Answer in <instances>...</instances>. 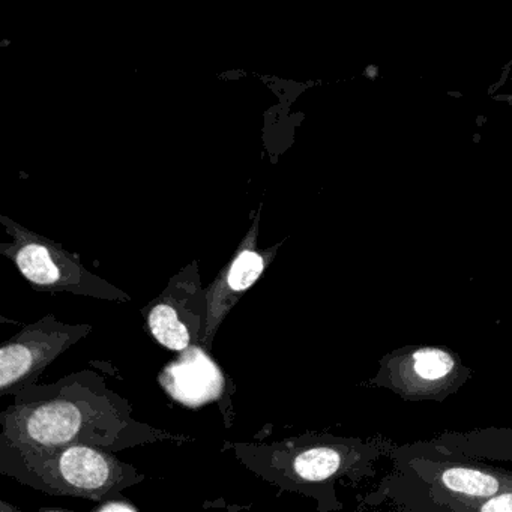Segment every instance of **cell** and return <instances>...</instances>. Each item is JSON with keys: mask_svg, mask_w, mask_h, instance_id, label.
Segmentation results:
<instances>
[{"mask_svg": "<svg viewBox=\"0 0 512 512\" xmlns=\"http://www.w3.org/2000/svg\"><path fill=\"white\" fill-rule=\"evenodd\" d=\"M142 313L152 337L166 349L187 352L191 347H200L208 316V298L197 262L173 275L166 289Z\"/></svg>", "mask_w": 512, "mask_h": 512, "instance_id": "8992f818", "label": "cell"}, {"mask_svg": "<svg viewBox=\"0 0 512 512\" xmlns=\"http://www.w3.org/2000/svg\"><path fill=\"white\" fill-rule=\"evenodd\" d=\"M463 368L455 353L427 346L395 353L389 358L385 373L388 386L407 400H440L464 382Z\"/></svg>", "mask_w": 512, "mask_h": 512, "instance_id": "9c48e42d", "label": "cell"}, {"mask_svg": "<svg viewBox=\"0 0 512 512\" xmlns=\"http://www.w3.org/2000/svg\"><path fill=\"white\" fill-rule=\"evenodd\" d=\"M430 445L445 454L470 460L512 461V428H481L466 433H443Z\"/></svg>", "mask_w": 512, "mask_h": 512, "instance_id": "30bf717a", "label": "cell"}, {"mask_svg": "<svg viewBox=\"0 0 512 512\" xmlns=\"http://www.w3.org/2000/svg\"><path fill=\"white\" fill-rule=\"evenodd\" d=\"M236 457L266 481L286 490L311 494L335 479L353 475L367 463L370 451L358 439L329 436L295 437L274 443H236Z\"/></svg>", "mask_w": 512, "mask_h": 512, "instance_id": "3957f363", "label": "cell"}, {"mask_svg": "<svg viewBox=\"0 0 512 512\" xmlns=\"http://www.w3.org/2000/svg\"><path fill=\"white\" fill-rule=\"evenodd\" d=\"M257 236H259V220H256L254 226L248 230L232 260L221 269L220 274L206 289L208 316H206L205 332L200 344L206 352H211L218 329L227 314L238 304L242 295L262 277L263 272L280 250V245L265 251L259 250Z\"/></svg>", "mask_w": 512, "mask_h": 512, "instance_id": "ba28073f", "label": "cell"}, {"mask_svg": "<svg viewBox=\"0 0 512 512\" xmlns=\"http://www.w3.org/2000/svg\"><path fill=\"white\" fill-rule=\"evenodd\" d=\"M10 241L0 244L8 257L35 290L71 293L76 296L130 302L131 296L104 278L92 274L73 254L46 236L38 235L16 221L0 217Z\"/></svg>", "mask_w": 512, "mask_h": 512, "instance_id": "277c9868", "label": "cell"}, {"mask_svg": "<svg viewBox=\"0 0 512 512\" xmlns=\"http://www.w3.org/2000/svg\"><path fill=\"white\" fill-rule=\"evenodd\" d=\"M0 472L52 496L103 502L146 478L136 467L118 460L115 452L82 443L19 448L0 440Z\"/></svg>", "mask_w": 512, "mask_h": 512, "instance_id": "7a4b0ae2", "label": "cell"}, {"mask_svg": "<svg viewBox=\"0 0 512 512\" xmlns=\"http://www.w3.org/2000/svg\"><path fill=\"white\" fill-rule=\"evenodd\" d=\"M92 332L91 325L62 322L53 314L25 326L0 347V394L16 395L38 377L56 358Z\"/></svg>", "mask_w": 512, "mask_h": 512, "instance_id": "5b68a950", "label": "cell"}, {"mask_svg": "<svg viewBox=\"0 0 512 512\" xmlns=\"http://www.w3.org/2000/svg\"><path fill=\"white\" fill-rule=\"evenodd\" d=\"M463 458L466 461L436 460L431 452H415L410 460V467L427 482L428 497L437 508L467 512L473 503L512 488L509 470Z\"/></svg>", "mask_w": 512, "mask_h": 512, "instance_id": "52a82bcc", "label": "cell"}, {"mask_svg": "<svg viewBox=\"0 0 512 512\" xmlns=\"http://www.w3.org/2000/svg\"><path fill=\"white\" fill-rule=\"evenodd\" d=\"M13 398V404L0 413V440L19 448L82 443L119 452L148 443L187 439L140 422L133 406L91 370L49 385L32 383Z\"/></svg>", "mask_w": 512, "mask_h": 512, "instance_id": "6da1fadb", "label": "cell"}]
</instances>
